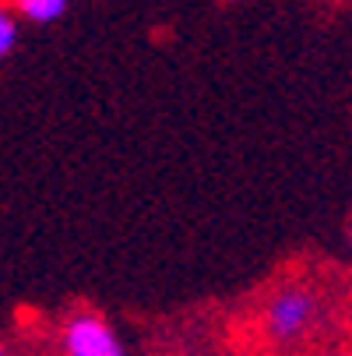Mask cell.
<instances>
[{
    "instance_id": "1",
    "label": "cell",
    "mask_w": 352,
    "mask_h": 356,
    "mask_svg": "<svg viewBox=\"0 0 352 356\" xmlns=\"http://www.w3.org/2000/svg\"><path fill=\"white\" fill-rule=\"evenodd\" d=\"M321 318H324L321 293L307 282H285L265 296L258 314V332L275 346H296V342H307L321 328Z\"/></svg>"
},
{
    "instance_id": "4",
    "label": "cell",
    "mask_w": 352,
    "mask_h": 356,
    "mask_svg": "<svg viewBox=\"0 0 352 356\" xmlns=\"http://www.w3.org/2000/svg\"><path fill=\"white\" fill-rule=\"evenodd\" d=\"M15 42H18V15L4 11V15H0V54L8 57L15 49Z\"/></svg>"
},
{
    "instance_id": "5",
    "label": "cell",
    "mask_w": 352,
    "mask_h": 356,
    "mask_svg": "<svg viewBox=\"0 0 352 356\" xmlns=\"http://www.w3.org/2000/svg\"><path fill=\"white\" fill-rule=\"evenodd\" d=\"M299 356H352L349 349H310V353H299Z\"/></svg>"
},
{
    "instance_id": "2",
    "label": "cell",
    "mask_w": 352,
    "mask_h": 356,
    "mask_svg": "<svg viewBox=\"0 0 352 356\" xmlns=\"http://www.w3.org/2000/svg\"><path fill=\"white\" fill-rule=\"evenodd\" d=\"M64 356H127L113 325L92 311H74L60 332Z\"/></svg>"
},
{
    "instance_id": "6",
    "label": "cell",
    "mask_w": 352,
    "mask_h": 356,
    "mask_svg": "<svg viewBox=\"0 0 352 356\" xmlns=\"http://www.w3.org/2000/svg\"><path fill=\"white\" fill-rule=\"evenodd\" d=\"M349 247H352V222H349Z\"/></svg>"
},
{
    "instance_id": "3",
    "label": "cell",
    "mask_w": 352,
    "mask_h": 356,
    "mask_svg": "<svg viewBox=\"0 0 352 356\" xmlns=\"http://www.w3.org/2000/svg\"><path fill=\"white\" fill-rule=\"evenodd\" d=\"M11 4H15V15L32 25H49L67 11V0H11Z\"/></svg>"
}]
</instances>
